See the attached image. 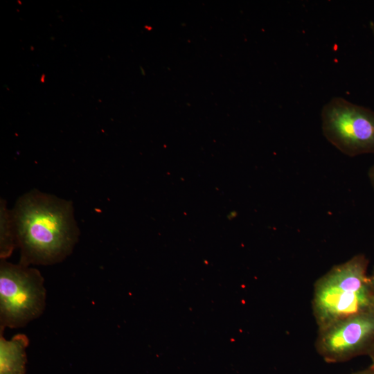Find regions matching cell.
Listing matches in <instances>:
<instances>
[{
	"label": "cell",
	"instance_id": "obj_1",
	"mask_svg": "<svg viewBox=\"0 0 374 374\" xmlns=\"http://www.w3.org/2000/svg\"><path fill=\"white\" fill-rule=\"evenodd\" d=\"M11 211L19 263L51 265L72 253L80 231L71 202L34 189L21 196Z\"/></svg>",
	"mask_w": 374,
	"mask_h": 374
},
{
	"label": "cell",
	"instance_id": "obj_2",
	"mask_svg": "<svg viewBox=\"0 0 374 374\" xmlns=\"http://www.w3.org/2000/svg\"><path fill=\"white\" fill-rule=\"evenodd\" d=\"M368 259L359 253L333 266L317 280L312 301L318 329L339 320L374 312V288Z\"/></svg>",
	"mask_w": 374,
	"mask_h": 374
},
{
	"label": "cell",
	"instance_id": "obj_3",
	"mask_svg": "<svg viewBox=\"0 0 374 374\" xmlns=\"http://www.w3.org/2000/svg\"><path fill=\"white\" fill-rule=\"evenodd\" d=\"M46 290L40 271L0 259V331L25 327L46 308Z\"/></svg>",
	"mask_w": 374,
	"mask_h": 374
},
{
	"label": "cell",
	"instance_id": "obj_4",
	"mask_svg": "<svg viewBox=\"0 0 374 374\" xmlns=\"http://www.w3.org/2000/svg\"><path fill=\"white\" fill-rule=\"evenodd\" d=\"M321 125L326 139L342 153L374 154L373 110L333 98L323 107Z\"/></svg>",
	"mask_w": 374,
	"mask_h": 374
},
{
	"label": "cell",
	"instance_id": "obj_5",
	"mask_svg": "<svg viewBox=\"0 0 374 374\" xmlns=\"http://www.w3.org/2000/svg\"><path fill=\"white\" fill-rule=\"evenodd\" d=\"M374 346V312L351 316L318 329L315 348L328 363L368 355Z\"/></svg>",
	"mask_w": 374,
	"mask_h": 374
},
{
	"label": "cell",
	"instance_id": "obj_6",
	"mask_svg": "<svg viewBox=\"0 0 374 374\" xmlns=\"http://www.w3.org/2000/svg\"><path fill=\"white\" fill-rule=\"evenodd\" d=\"M28 344L24 334H17L7 340L0 331V374H25Z\"/></svg>",
	"mask_w": 374,
	"mask_h": 374
},
{
	"label": "cell",
	"instance_id": "obj_7",
	"mask_svg": "<svg viewBox=\"0 0 374 374\" xmlns=\"http://www.w3.org/2000/svg\"><path fill=\"white\" fill-rule=\"evenodd\" d=\"M0 204V259L6 260L17 248V239L12 211L6 208L4 200Z\"/></svg>",
	"mask_w": 374,
	"mask_h": 374
},
{
	"label": "cell",
	"instance_id": "obj_8",
	"mask_svg": "<svg viewBox=\"0 0 374 374\" xmlns=\"http://www.w3.org/2000/svg\"><path fill=\"white\" fill-rule=\"evenodd\" d=\"M352 374H374V363L365 369L356 371Z\"/></svg>",
	"mask_w": 374,
	"mask_h": 374
},
{
	"label": "cell",
	"instance_id": "obj_9",
	"mask_svg": "<svg viewBox=\"0 0 374 374\" xmlns=\"http://www.w3.org/2000/svg\"><path fill=\"white\" fill-rule=\"evenodd\" d=\"M368 178H369L371 184L374 190V165L372 166L368 170Z\"/></svg>",
	"mask_w": 374,
	"mask_h": 374
},
{
	"label": "cell",
	"instance_id": "obj_10",
	"mask_svg": "<svg viewBox=\"0 0 374 374\" xmlns=\"http://www.w3.org/2000/svg\"><path fill=\"white\" fill-rule=\"evenodd\" d=\"M368 355L371 359L372 363H374V346H373Z\"/></svg>",
	"mask_w": 374,
	"mask_h": 374
},
{
	"label": "cell",
	"instance_id": "obj_11",
	"mask_svg": "<svg viewBox=\"0 0 374 374\" xmlns=\"http://www.w3.org/2000/svg\"><path fill=\"white\" fill-rule=\"evenodd\" d=\"M370 28L371 30L372 34L374 37V21H371L369 23Z\"/></svg>",
	"mask_w": 374,
	"mask_h": 374
},
{
	"label": "cell",
	"instance_id": "obj_12",
	"mask_svg": "<svg viewBox=\"0 0 374 374\" xmlns=\"http://www.w3.org/2000/svg\"><path fill=\"white\" fill-rule=\"evenodd\" d=\"M371 281H372L373 286L374 288V269H373L372 274L371 275Z\"/></svg>",
	"mask_w": 374,
	"mask_h": 374
}]
</instances>
